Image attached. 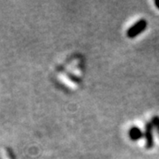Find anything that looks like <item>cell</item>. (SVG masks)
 <instances>
[{
    "mask_svg": "<svg viewBox=\"0 0 159 159\" xmlns=\"http://www.w3.org/2000/svg\"><path fill=\"white\" fill-rule=\"evenodd\" d=\"M143 136H144V134L137 126H133L129 130V137H130L131 140H133V141H138V140L142 139Z\"/></svg>",
    "mask_w": 159,
    "mask_h": 159,
    "instance_id": "277c9868",
    "label": "cell"
},
{
    "mask_svg": "<svg viewBox=\"0 0 159 159\" xmlns=\"http://www.w3.org/2000/svg\"><path fill=\"white\" fill-rule=\"evenodd\" d=\"M154 125L152 122H148L145 126L144 136L146 139V148L151 149L154 147V137H153Z\"/></svg>",
    "mask_w": 159,
    "mask_h": 159,
    "instance_id": "7a4b0ae2",
    "label": "cell"
},
{
    "mask_svg": "<svg viewBox=\"0 0 159 159\" xmlns=\"http://www.w3.org/2000/svg\"><path fill=\"white\" fill-rule=\"evenodd\" d=\"M147 25L148 24H147L146 20H143L142 19V20H138L135 24H134L130 29L127 30V32H126L127 37H129V38H134V37H136L138 34L142 33L146 29Z\"/></svg>",
    "mask_w": 159,
    "mask_h": 159,
    "instance_id": "6da1fadb",
    "label": "cell"
},
{
    "mask_svg": "<svg viewBox=\"0 0 159 159\" xmlns=\"http://www.w3.org/2000/svg\"><path fill=\"white\" fill-rule=\"evenodd\" d=\"M0 159H16L14 151L9 147L0 148Z\"/></svg>",
    "mask_w": 159,
    "mask_h": 159,
    "instance_id": "3957f363",
    "label": "cell"
},
{
    "mask_svg": "<svg viewBox=\"0 0 159 159\" xmlns=\"http://www.w3.org/2000/svg\"><path fill=\"white\" fill-rule=\"evenodd\" d=\"M155 5L157 6V7L159 9V0H157V1H155Z\"/></svg>",
    "mask_w": 159,
    "mask_h": 159,
    "instance_id": "8992f818",
    "label": "cell"
},
{
    "mask_svg": "<svg viewBox=\"0 0 159 159\" xmlns=\"http://www.w3.org/2000/svg\"><path fill=\"white\" fill-rule=\"evenodd\" d=\"M152 124L154 125V128H156L159 134V116H154L152 118Z\"/></svg>",
    "mask_w": 159,
    "mask_h": 159,
    "instance_id": "5b68a950",
    "label": "cell"
}]
</instances>
